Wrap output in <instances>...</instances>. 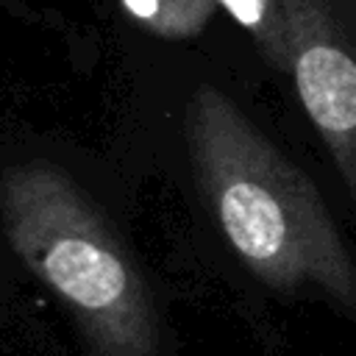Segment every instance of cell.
<instances>
[{
	"instance_id": "cell-3",
	"label": "cell",
	"mask_w": 356,
	"mask_h": 356,
	"mask_svg": "<svg viewBox=\"0 0 356 356\" xmlns=\"http://www.w3.org/2000/svg\"><path fill=\"white\" fill-rule=\"evenodd\" d=\"M289 75L356 206V6L281 0Z\"/></svg>"
},
{
	"instance_id": "cell-5",
	"label": "cell",
	"mask_w": 356,
	"mask_h": 356,
	"mask_svg": "<svg viewBox=\"0 0 356 356\" xmlns=\"http://www.w3.org/2000/svg\"><path fill=\"white\" fill-rule=\"evenodd\" d=\"M125 11L150 33L164 39H189L206 28L214 0H122Z\"/></svg>"
},
{
	"instance_id": "cell-2",
	"label": "cell",
	"mask_w": 356,
	"mask_h": 356,
	"mask_svg": "<svg viewBox=\"0 0 356 356\" xmlns=\"http://www.w3.org/2000/svg\"><path fill=\"white\" fill-rule=\"evenodd\" d=\"M0 211L11 250L70 309L95 356H159L145 278L89 195L61 170H6Z\"/></svg>"
},
{
	"instance_id": "cell-4",
	"label": "cell",
	"mask_w": 356,
	"mask_h": 356,
	"mask_svg": "<svg viewBox=\"0 0 356 356\" xmlns=\"http://www.w3.org/2000/svg\"><path fill=\"white\" fill-rule=\"evenodd\" d=\"M256 42L259 53L278 72H289V42L281 0H214Z\"/></svg>"
},
{
	"instance_id": "cell-1",
	"label": "cell",
	"mask_w": 356,
	"mask_h": 356,
	"mask_svg": "<svg viewBox=\"0 0 356 356\" xmlns=\"http://www.w3.org/2000/svg\"><path fill=\"white\" fill-rule=\"evenodd\" d=\"M197 184L242 264L278 292L317 289L356 317V261L314 184L217 86L186 103Z\"/></svg>"
}]
</instances>
